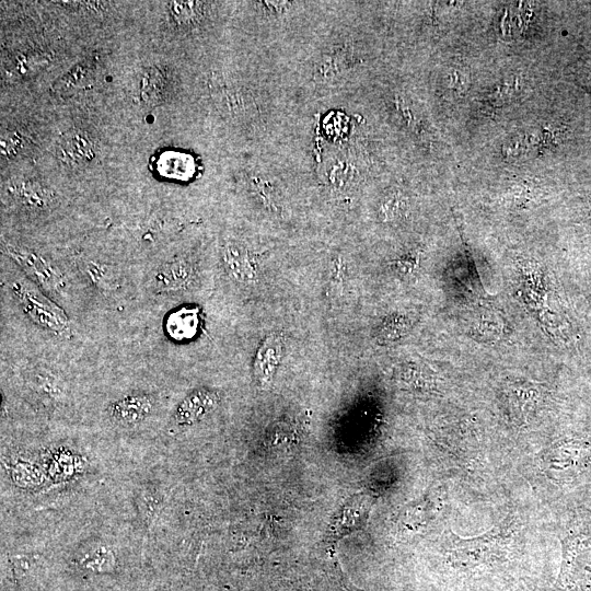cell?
<instances>
[{"label": "cell", "mask_w": 591, "mask_h": 591, "mask_svg": "<svg viewBox=\"0 0 591 591\" xmlns=\"http://www.w3.org/2000/svg\"><path fill=\"white\" fill-rule=\"evenodd\" d=\"M559 572L551 591H591V514L579 511L566 526Z\"/></svg>", "instance_id": "1"}, {"label": "cell", "mask_w": 591, "mask_h": 591, "mask_svg": "<svg viewBox=\"0 0 591 591\" xmlns=\"http://www.w3.org/2000/svg\"><path fill=\"white\" fill-rule=\"evenodd\" d=\"M502 523L486 534L461 538L452 533L448 563L459 573H478L506 564L510 556L509 526Z\"/></svg>", "instance_id": "2"}, {"label": "cell", "mask_w": 591, "mask_h": 591, "mask_svg": "<svg viewBox=\"0 0 591 591\" xmlns=\"http://www.w3.org/2000/svg\"><path fill=\"white\" fill-rule=\"evenodd\" d=\"M541 397V389L526 381H513L506 389L509 414L520 425L524 424Z\"/></svg>", "instance_id": "5"}, {"label": "cell", "mask_w": 591, "mask_h": 591, "mask_svg": "<svg viewBox=\"0 0 591 591\" xmlns=\"http://www.w3.org/2000/svg\"><path fill=\"white\" fill-rule=\"evenodd\" d=\"M281 354L282 340L277 334H270L262 341L254 360V375L260 386H266L271 382Z\"/></svg>", "instance_id": "8"}, {"label": "cell", "mask_w": 591, "mask_h": 591, "mask_svg": "<svg viewBox=\"0 0 591 591\" xmlns=\"http://www.w3.org/2000/svg\"><path fill=\"white\" fill-rule=\"evenodd\" d=\"M3 252L11 257L34 281L49 291L61 292L66 287L62 274L48 259L34 251L13 244H3Z\"/></svg>", "instance_id": "4"}, {"label": "cell", "mask_w": 591, "mask_h": 591, "mask_svg": "<svg viewBox=\"0 0 591 591\" xmlns=\"http://www.w3.org/2000/svg\"><path fill=\"white\" fill-rule=\"evenodd\" d=\"M153 408L152 399L142 394L125 396L111 406V416L123 425H135L142 421Z\"/></svg>", "instance_id": "9"}, {"label": "cell", "mask_w": 591, "mask_h": 591, "mask_svg": "<svg viewBox=\"0 0 591 591\" xmlns=\"http://www.w3.org/2000/svg\"><path fill=\"white\" fill-rule=\"evenodd\" d=\"M167 8L172 21L184 26L195 23L201 16L204 3L197 1H172Z\"/></svg>", "instance_id": "15"}, {"label": "cell", "mask_w": 591, "mask_h": 591, "mask_svg": "<svg viewBox=\"0 0 591 591\" xmlns=\"http://www.w3.org/2000/svg\"><path fill=\"white\" fill-rule=\"evenodd\" d=\"M367 498H356L351 500L340 512L334 523L336 534H343L350 529H354L360 523L368 511Z\"/></svg>", "instance_id": "13"}, {"label": "cell", "mask_w": 591, "mask_h": 591, "mask_svg": "<svg viewBox=\"0 0 591 591\" xmlns=\"http://www.w3.org/2000/svg\"><path fill=\"white\" fill-rule=\"evenodd\" d=\"M59 158L69 165L82 164L94 158L95 146L82 131H71L59 143Z\"/></svg>", "instance_id": "10"}, {"label": "cell", "mask_w": 591, "mask_h": 591, "mask_svg": "<svg viewBox=\"0 0 591 591\" xmlns=\"http://www.w3.org/2000/svg\"><path fill=\"white\" fill-rule=\"evenodd\" d=\"M81 565L92 571H111L116 564V558L112 549L100 545L89 551L80 559Z\"/></svg>", "instance_id": "16"}, {"label": "cell", "mask_w": 591, "mask_h": 591, "mask_svg": "<svg viewBox=\"0 0 591 591\" xmlns=\"http://www.w3.org/2000/svg\"><path fill=\"white\" fill-rule=\"evenodd\" d=\"M11 288L23 311L38 326L58 336L70 334V322L65 311L46 297L34 282L21 278L14 281Z\"/></svg>", "instance_id": "3"}, {"label": "cell", "mask_w": 591, "mask_h": 591, "mask_svg": "<svg viewBox=\"0 0 591 591\" xmlns=\"http://www.w3.org/2000/svg\"><path fill=\"white\" fill-rule=\"evenodd\" d=\"M403 201L399 196H392L383 201L381 206V216L384 220L394 219L402 210Z\"/></svg>", "instance_id": "19"}, {"label": "cell", "mask_w": 591, "mask_h": 591, "mask_svg": "<svg viewBox=\"0 0 591 591\" xmlns=\"http://www.w3.org/2000/svg\"><path fill=\"white\" fill-rule=\"evenodd\" d=\"M217 404L218 396L213 391L195 390L178 404L174 420L179 426L192 425L208 415Z\"/></svg>", "instance_id": "7"}, {"label": "cell", "mask_w": 591, "mask_h": 591, "mask_svg": "<svg viewBox=\"0 0 591 591\" xmlns=\"http://www.w3.org/2000/svg\"><path fill=\"white\" fill-rule=\"evenodd\" d=\"M198 324L197 313L192 310H181L169 317L167 331L170 336L177 339L192 337Z\"/></svg>", "instance_id": "14"}, {"label": "cell", "mask_w": 591, "mask_h": 591, "mask_svg": "<svg viewBox=\"0 0 591 591\" xmlns=\"http://www.w3.org/2000/svg\"><path fill=\"white\" fill-rule=\"evenodd\" d=\"M536 143V136L533 134L518 135L505 143L503 153L507 158L524 157L533 150Z\"/></svg>", "instance_id": "18"}, {"label": "cell", "mask_w": 591, "mask_h": 591, "mask_svg": "<svg viewBox=\"0 0 591 591\" xmlns=\"http://www.w3.org/2000/svg\"><path fill=\"white\" fill-rule=\"evenodd\" d=\"M21 147V139L14 132L5 134L1 140V150L5 155L13 154Z\"/></svg>", "instance_id": "20"}, {"label": "cell", "mask_w": 591, "mask_h": 591, "mask_svg": "<svg viewBox=\"0 0 591 591\" xmlns=\"http://www.w3.org/2000/svg\"><path fill=\"white\" fill-rule=\"evenodd\" d=\"M222 259L227 273L237 282L251 283L257 278L256 263L243 244L227 242L222 248Z\"/></svg>", "instance_id": "6"}, {"label": "cell", "mask_w": 591, "mask_h": 591, "mask_svg": "<svg viewBox=\"0 0 591 591\" xmlns=\"http://www.w3.org/2000/svg\"><path fill=\"white\" fill-rule=\"evenodd\" d=\"M10 190L23 206L32 209L47 208L55 197L50 189L31 179L13 183Z\"/></svg>", "instance_id": "11"}, {"label": "cell", "mask_w": 591, "mask_h": 591, "mask_svg": "<svg viewBox=\"0 0 591 591\" xmlns=\"http://www.w3.org/2000/svg\"><path fill=\"white\" fill-rule=\"evenodd\" d=\"M193 277V267L183 260L160 267L153 278V283L160 290L173 291L187 287Z\"/></svg>", "instance_id": "12"}, {"label": "cell", "mask_w": 591, "mask_h": 591, "mask_svg": "<svg viewBox=\"0 0 591 591\" xmlns=\"http://www.w3.org/2000/svg\"><path fill=\"white\" fill-rule=\"evenodd\" d=\"M166 78L163 71L158 68H151L146 72L141 81V91L143 99L149 102L159 100L164 93Z\"/></svg>", "instance_id": "17"}]
</instances>
